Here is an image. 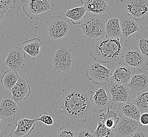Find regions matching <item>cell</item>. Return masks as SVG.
Wrapping results in <instances>:
<instances>
[{
	"mask_svg": "<svg viewBox=\"0 0 148 137\" xmlns=\"http://www.w3.org/2000/svg\"><path fill=\"white\" fill-rule=\"evenodd\" d=\"M16 0H0V10H6L15 9Z\"/></svg>",
	"mask_w": 148,
	"mask_h": 137,
	"instance_id": "1f68e13d",
	"label": "cell"
},
{
	"mask_svg": "<svg viewBox=\"0 0 148 137\" xmlns=\"http://www.w3.org/2000/svg\"><path fill=\"white\" fill-rule=\"evenodd\" d=\"M86 12L99 15L108 11L109 6L106 0H81Z\"/></svg>",
	"mask_w": 148,
	"mask_h": 137,
	"instance_id": "44dd1931",
	"label": "cell"
},
{
	"mask_svg": "<svg viewBox=\"0 0 148 137\" xmlns=\"http://www.w3.org/2000/svg\"><path fill=\"white\" fill-rule=\"evenodd\" d=\"M37 121L42 122L45 125H53L54 123V120L52 116H50L47 112H42L40 114V117L37 119Z\"/></svg>",
	"mask_w": 148,
	"mask_h": 137,
	"instance_id": "4dcf8cb0",
	"label": "cell"
},
{
	"mask_svg": "<svg viewBox=\"0 0 148 137\" xmlns=\"http://www.w3.org/2000/svg\"><path fill=\"white\" fill-rule=\"evenodd\" d=\"M6 11V10H0V31H1L3 28V21Z\"/></svg>",
	"mask_w": 148,
	"mask_h": 137,
	"instance_id": "8d00e7d4",
	"label": "cell"
},
{
	"mask_svg": "<svg viewBox=\"0 0 148 137\" xmlns=\"http://www.w3.org/2000/svg\"><path fill=\"white\" fill-rule=\"evenodd\" d=\"M105 35L110 38L122 36L119 18H112L107 20L105 25Z\"/></svg>",
	"mask_w": 148,
	"mask_h": 137,
	"instance_id": "603a6c76",
	"label": "cell"
},
{
	"mask_svg": "<svg viewBox=\"0 0 148 137\" xmlns=\"http://www.w3.org/2000/svg\"><path fill=\"white\" fill-rule=\"evenodd\" d=\"M128 137H148V134L145 129L139 128Z\"/></svg>",
	"mask_w": 148,
	"mask_h": 137,
	"instance_id": "836d02e7",
	"label": "cell"
},
{
	"mask_svg": "<svg viewBox=\"0 0 148 137\" xmlns=\"http://www.w3.org/2000/svg\"><path fill=\"white\" fill-rule=\"evenodd\" d=\"M127 86L133 95H138L148 88V72H136L132 76Z\"/></svg>",
	"mask_w": 148,
	"mask_h": 137,
	"instance_id": "ac0fdd59",
	"label": "cell"
},
{
	"mask_svg": "<svg viewBox=\"0 0 148 137\" xmlns=\"http://www.w3.org/2000/svg\"><path fill=\"white\" fill-rule=\"evenodd\" d=\"M119 116H125L139 121L141 112L132 101L121 103L118 106Z\"/></svg>",
	"mask_w": 148,
	"mask_h": 137,
	"instance_id": "7402d4cb",
	"label": "cell"
},
{
	"mask_svg": "<svg viewBox=\"0 0 148 137\" xmlns=\"http://www.w3.org/2000/svg\"><path fill=\"white\" fill-rule=\"evenodd\" d=\"M77 137H95L94 131L91 127L84 129H80L77 132Z\"/></svg>",
	"mask_w": 148,
	"mask_h": 137,
	"instance_id": "d6a6232c",
	"label": "cell"
},
{
	"mask_svg": "<svg viewBox=\"0 0 148 137\" xmlns=\"http://www.w3.org/2000/svg\"><path fill=\"white\" fill-rule=\"evenodd\" d=\"M111 71L97 61L91 63L86 69V76L93 84L104 86L109 83Z\"/></svg>",
	"mask_w": 148,
	"mask_h": 137,
	"instance_id": "ba28073f",
	"label": "cell"
},
{
	"mask_svg": "<svg viewBox=\"0 0 148 137\" xmlns=\"http://www.w3.org/2000/svg\"><path fill=\"white\" fill-rule=\"evenodd\" d=\"M136 70L125 63L119 62L114 66V70L111 75L110 81L127 84Z\"/></svg>",
	"mask_w": 148,
	"mask_h": 137,
	"instance_id": "8fae6325",
	"label": "cell"
},
{
	"mask_svg": "<svg viewBox=\"0 0 148 137\" xmlns=\"http://www.w3.org/2000/svg\"><path fill=\"white\" fill-rule=\"evenodd\" d=\"M92 101L95 112L99 113L108 108H112L114 103L103 87L96 88L92 96Z\"/></svg>",
	"mask_w": 148,
	"mask_h": 137,
	"instance_id": "2e32d148",
	"label": "cell"
},
{
	"mask_svg": "<svg viewBox=\"0 0 148 137\" xmlns=\"http://www.w3.org/2000/svg\"><path fill=\"white\" fill-rule=\"evenodd\" d=\"M119 7L132 15L139 22L148 16V0H120Z\"/></svg>",
	"mask_w": 148,
	"mask_h": 137,
	"instance_id": "52a82bcc",
	"label": "cell"
},
{
	"mask_svg": "<svg viewBox=\"0 0 148 137\" xmlns=\"http://www.w3.org/2000/svg\"><path fill=\"white\" fill-rule=\"evenodd\" d=\"M108 87L113 103H124L132 101L133 93L127 84L110 81Z\"/></svg>",
	"mask_w": 148,
	"mask_h": 137,
	"instance_id": "30bf717a",
	"label": "cell"
},
{
	"mask_svg": "<svg viewBox=\"0 0 148 137\" xmlns=\"http://www.w3.org/2000/svg\"><path fill=\"white\" fill-rule=\"evenodd\" d=\"M127 47V40L123 36H106L96 41L90 52V55L98 62L108 63L117 62L123 58Z\"/></svg>",
	"mask_w": 148,
	"mask_h": 137,
	"instance_id": "7a4b0ae2",
	"label": "cell"
},
{
	"mask_svg": "<svg viewBox=\"0 0 148 137\" xmlns=\"http://www.w3.org/2000/svg\"><path fill=\"white\" fill-rule=\"evenodd\" d=\"M122 35L125 39L129 36L139 32L141 30L139 22L129 13H125L119 18Z\"/></svg>",
	"mask_w": 148,
	"mask_h": 137,
	"instance_id": "9a60e30c",
	"label": "cell"
},
{
	"mask_svg": "<svg viewBox=\"0 0 148 137\" xmlns=\"http://www.w3.org/2000/svg\"><path fill=\"white\" fill-rule=\"evenodd\" d=\"M77 132L73 125H63L58 132L55 137H77Z\"/></svg>",
	"mask_w": 148,
	"mask_h": 137,
	"instance_id": "f546056e",
	"label": "cell"
},
{
	"mask_svg": "<svg viewBox=\"0 0 148 137\" xmlns=\"http://www.w3.org/2000/svg\"><path fill=\"white\" fill-rule=\"evenodd\" d=\"M136 42L138 43L140 52L148 60V38L140 31L136 34Z\"/></svg>",
	"mask_w": 148,
	"mask_h": 137,
	"instance_id": "83f0119b",
	"label": "cell"
},
{
	"mask_svg": "<svg viewBox=\"0 0 148 137\" xmlns=\"http://www.w3.org/2000/svg\"><path fill=\"white\" fill-rule=\"evenodd\" d=\"M11 92L12 99L17 104L20 103L31 95V89L29 81L25 77L19 75L18 82L13 87Z\"/></svg>",
	"mask_w": 148,
	"mask_h": 137,
	"instance_id": "e0dca14e",
	"label": "cell"
},
{
	"mask_svg": "<svg viewBox=\"0 0 148 137\" xmlns=\"http://www.w3.org/2000/svg\"><path fill=\"white\" fill-rule=\"evenodd\" d=\"M18 1H20V2H21L22 3H25V2H27L29 0H18Z\"/></svg>",
	"mask_w": 148,
	"mask_h": 137,
	"instance_id": "ab89813d",
	"label": "cell"
},
{
	"mask_svg": "<svg viewBox=\"0 0 148 137\" xmlns=\"http://www.w3.org/2000/svg\"><path fill=\"white\" fill-rule=\"evenodd\" d=\"M42 45V42L40 39L35 38L22 42L20 48L33 60H35L41 57Z\"/></svg>",
	"mask_w": 148,
	"mask_h": 137,
	"instance_id": "ffe728a7",
	"label": "cell"
},
{
	"mask_svg": "<svg viewBox=\"0 0 148 137\" xmlns=\"http://www.w3.org/2000/svg\"><path fill=\"white\" fill-rule=\"evenodd\" d=\"M37 119H30L24 118L18 120L15 125V130L10 132V137H27L29 136L35 128Z\"/></svg>",
	"mask_w": 148,
	"mask_h": 137,
	"instance_id": "d6986e66",
	"label": "cell"
},
{
	"mask_svg": "<svg viewBox=\"0 0 148 137\" xmlns=\"http://www.w3.org/2000/svg\"><path fill=\"white\" fill-rule=\"evenodd\" d=\"M0 137H7V132L5 129L0 131Z\"/></svg>",
	"mask_w": 148,
	"mask_h": 137,
	"instance_id": "74e56055",
	"label": "cell"
},
{
	"mask_svg": "<svg viewBox=\"0 0 148 137\" xmlns=\"http://www.w3.org/2000/svg\"><path fill=\"white\" fill-rule=\"evenodd\" d=\"M47 33L49 38L58 40L68 36L70 24L68 19L60 15L51 16L47 21Z\"/></svg>",
	"mask_w": 148,
	"mask_h": 137,
	"instance_id": "5b68a950",
	"label": "cell"
},
{
	"mask_svg": "<svg viewBox=\"0 0 148 137\" xmlns=\"http://www.w3.org/2000/svg\"><path fill=\"white\" fill-rule=\"evenodd\" d=\"M110 108H108L107 113H101L99 116L101 119L103 120L102 122L107 128L113 130L118 123L120 116L115 111L110 110Z\"/></svg>",
	"mask_w": 148,
	"mask_h": 137,
	"instance_id": "d4e9b609",
	"label": "cell"
},
{
	"mask_svg": "<svg viewBox=\"0 0 148 137\" xmlns=\"http://www.w3.org/2000/svg\"><path fill=\"white\" fill-rule=\"evenodd\" d=\"M93 92L83 90L64 88L59 103L55 108V114L58 119L66 122L67 125L80 126L85 123L95 110L92 96Z\"/></svg>",
	"mask_w": 148,
	"mask_h": 137,
	"instance_id": "6da1fadb",
	"label": "cell"
},
{
	"mask_svg": "<svg viewBox=\"0 0 148 137\" xmlns=\"http://www.w3.org/2000/svg\"><path fill=\"white\" fill-rule=\"evenodd\" d=\"M3 129H4V128H3V122H2V120L1 116H0V131H1V130H2Z\"/></svg>",
	"mask_w": 148,
	"mask_h": 137,
	"instance_id": "f35d334b",
	"label": "cell"
},
{
	"mask_svg": "<svg viewBox=\"0 0 148 137\" xmlns=\"http://www.w3.org/2000/svg\"><path fill=\"white\" fill-rule=\"evenodd\" d=\"M107 20L106 18L86 12L77 25L85 38L97 41L106 37L105 25Z\"/></svg>",
	"mask_w": 148,
	"mask_h": 137,
	"instance_id": "3957f363",
	"label": "cell"
},
{
	"mask_svg": "<svg viewBox=\"0 0 148 137\" xmlns=\"http://www.w3.org/2000/svg\"><path fill=\"white\" fill-rule=\"evenodd\" d=\"M54 4L50 0H29L23 3L24 14L30 19L38 20L39 15L53 9Z\"/></svg>",
	"mask_w": 148,
	"mask_h": 137,
	"instance_id": "9c48e42d",
	"label": "cell"
},
{
	"mask_svg": "<svg viewBox=\"0 0 148 137\" xmlns=\"http://www.w3.org/2000/svg\"><path fill=\"white\" fill-rule=\"evenodd\" d=\"M19 75L18 72L10 69L7 70L4 73L1 79L2 86L7 91H11L13 87L18 82Z\"/></svg>",
	"mask_w": 148,
	"mask_h": 137,
	"instance_id": "cb8c5ba5",
	"label": "cell"
},
{
	"mask_svg": "<svg viewBox=\"0 0 148 137\" xmlns=\"http://www.w3.org/2000/svg\"><path fill=\"white\" fill-rule=\"evenodd\" d=\"M139 121L142 125H148V112H143L141 114Z\"/></svg>",
	"mask_w": 148,
	"mask_h": 137,
	"instance_id": "d590c367",
	"label": "cell"
},
{
	"mask_svg": "<svg viewBox=\"0 0 148 137\" xmlns=\"http://www.w3.org/2000/svg\"><path fill=\"white\" fill-rule=\"evenodd\" d=\"M122 59L125 64L139 71H142L148 66V60L139 50H131L127 48Z\"/></svg>",
	"mask_w": 148,
	"mask_h": 137,
	"instance_id": "5bb4252c",
	"label": "cell"
},
{
	"mask_svg": "<svg viewBox=\"0 0 148 137\" xmlns=\"http://www.w3.org/2000/svg\"><path fill=\"white\" fill-rule=\"evenodd\" d=\"M95 137H116L114 131L107 128L102 122H98L97 127L94 131Z\"/></svg>",
	"mask_w": 148,
	"mask_h": 137,
	"instance_id": "f1b7e54d",
	"label": "cell"
},
{
	"mask_svg": "<svg viewBox=\"0 0 148 137\" xmlns=\"http://www.w3.org/2000/svg\"><path fill=\"white\" fill-rule=\"evenodd\" d=\"M139 121L125 116H120L118 123L113 129L116 137H128L139 129Z\"/></svg>",
	"mask_w": 148,
	"mask_h": 137,
	"instance_id": "4fadbf2b",
	"label": "cell"
},
{
	"mask_svg": "<svg viewBox=\"0 0 148 137\" xmlns=\"http://www.w3.org/2000/svg\"><path fill=\"white\" fill-rule=\"evenodd\" d=\"M25 52L21 48L15 47L9 50L4 66L13 71L18 72L25 66Z\"/></svg>",
	"mask_w": 148,
	"mask_h": 137,
	"instance_id": "7c38bea8",
	"label": "cell"
},
{
	"mask_svg": "<svg viewBox=\"0 0 148 137\" xmlns=\"http://www.w3.org/2000/svg\"><path fill=\"white\" fill-rule=\"evenodd\" d=\"M141 32L148 38V16L145 18L141 25Z\"/></svg>",
	"mask_w": 148,
	"mask_h": 137,
	"instance_id": "e575fe53",
	"label": "cell"
},
{
	"mask_svg": "<svg viewBox=\"0 0 148 137\" xmlns=\"http://www.w3.org/2000/svg\"><path fill=\"white\" fill-rule=\"evenodd\" d=\"M74 60V52L69 43H63L60 45L51 58L54 70L64 73L71 71Z\"/></svg>",
	"mask_w": 148,
	"mask_h": 137,
	"instance_id": "277c9868",
	"label": "cell"
},
{
	"mask_svg": "<svg viewBox=\"0 0 148 137\" xmlns=\"http://www.w3.org/2000/svg\"><path fill=\"white\" fill-rule=\"evenodd\" d=\"M132 101L141 112H148V90H145L136 95Z\"/></svg>",
	"mask_w": 148,
	"mask_h": 137,
	"instance_id": "4316f807",
	"label": "cell"
},
{
	"mask_svg": "<svg viewBox=\"0 0 148 137\" xmlns=\"http://www.w3.org/2000/svg\"><path fill=\"white\" fill-rule=\"evenodd\" d=\"M21 115L20 108L12 98L5 97L0 101V116L8 126L15 125Z\"/></svg>",
	"mask_w": 148,
	"mask_h": 137,
	"instance_id": "8992f818",
	"label": "cell"
},
{
	"mask_svg": "<svg viewBox=\"0 0 148 137\" xmlns=\"http://www.w3.org/2000/svg\"><path fill=\"white\" fill-rule=\"evenodd\" d=\"M86 9L84 6H79L70 9L65 13V17L68 18L73 25H77L86 14Z\"/></svg>",
	"mask_w": 148,
	"mask_h": 137,
	"instance_id": "484cf974",
	"label": "cell"
}]
</instances>
